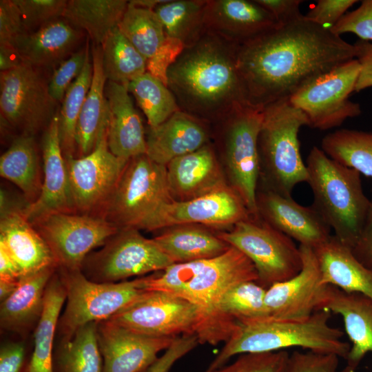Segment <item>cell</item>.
Instances as JSON below:
<instances>
[{"mask_svg": "<svg viewBox=\"0 0 372 372\" xmlns=\"http://www.w3.org/2000/svg\"><path fill=\"white\" fill-rule=\"evenodd\" d=\"M173 264L153 238L144 237L138 229L123 228L112 236L101 249L87 256L81 271L96 282H118L163 271Z\"/></svg>", "mask_w": 372, "mask_h": 372, "instance_id": "obj_12", "label": "cell"}, {"mask_svg": "<svg viewBox=\"0 0 372 372\" xmlns=\"http://www.w3.org/2000/svg\"><path fill=\"white\" fill-rule=\"evenodd\" d=\"M24 207L12 205L1 191L0 245L14 259L22 277L58 267L48 245L24 216Z\"/></svg>", "mask_w": 372, "mask_h": 372, "instance_id": "obj_21", "label": "cell"}, {"mask_svg": "<svg viewBox=\"0 0 372 372\" xmlns=\"http://www.w3.org/2000/svg\"><path fill=\"white\" fill-rule=\"evenodd\" d=\"M225 124L223 147L232 187L252 219H259L257 186L260 176L258 138L263 109L249 103L234 107L220 119Z\"/></svg>", "mask_w": 372, "mask_h": 372, "instance_id": "obj_11", "label": "cell"}, {"mask_svg": "<svg viewBox=\"0 0 372 372\" xmlns=\"http://www.w3.org/2000/svg\"><path fill=\"white\" fill-rule=\"evenodd\" d=\"M199 343L195 335L176 338L162 355L145 372H169L174 364L192 351Z\"/></svg>", "mask_w": 372, "mask_h": 372, "instance_id": "obj_52", "label": "cell"}, {"mask_svg": "<svg viewBox=\"0 0 372 372\" xmlns=\"http://www.w3.org/2000/svg\"><path fill=\"white\" fill-rule=\"evenodd\" d=\"M330 30L339 36L351 32L362 41H372V0L362 1L357 9L347 12Z\"/></svg>", "mask_w": 372, "mask_h": 372, "instance_id": "obj_47", "label": "cell"}, {"mask_svg": "<svg viewBox=\"0 0 372 372\" xmlns=\"http://www.w3.org/2000/svg\"><path fill=\"white\" fill-rule=\"evenodd\" d=\"M311 206L333 231V236L351 249L355 244L371 200L364 192L360 174L328 156L316 146L307 158Z\"/></svg>", "mask_w": 372, "mask_h": 372, "instance_id": "obj_5", "label": "cell"}, {"mask_svg": "<svg viewBox=\"0 0 372 372\" xmlns=\"http://www.w3.org/2000/svg\"><path fill=\"white\" fill-rule=\"evenodd\" d=\"M18 6L28 32L63 17L68 1L13 0Z\"/></svg>", "mask_w": 372, "mask_h": 372, "instance_id": "obj_46", "label": "cell"}, {"mask_svg": "<svg viewBox=\"0 0 372 372\" xmlns=\"http://www.w3.org/2000/svg\"><path fill=\"white\" fill-rule=\"evenodd\" d=\"M166 167L174 200H190L227 185L215 152L208 144L173 159Z\"/></svg>", "mask_w": 372, "mask_h": 372, "instance_id": "obj_25", "label": "cell"}, {"mask_svg": "<svg viewBox=\"0 0 372 372\" xmlns=\"http://www.w3.org/2000/svg\"><path fill=\"white\" fill-rule=\"evenodd\" d=\"M48 81L41 69L23 63L1 72L0 111L1 121L34 136L45 129L58 110L50 95Z\"/></svg>", "mask_w": 372, "mask_h": 372, "instance_id": "obj_13", "label": "cell"}, {"mask_svg": "<svg viewBox=\"0 0 372 372\" xmlns=\"http://www.w3.org/2000/svg\"><path fill=\"white\" fill-rule=\"evenodd\" d=\"M356 57L360 64V72L355 87V92H360L372 87V42L359 41L354 44Z\"/></svg>", "mask_w": 372, "mask_h": 372, "instance_id": "obj_55", "label": "cell"}, {"mask_svg": "<svg viewBox=\"0 0 372 372\" xmlns=\"http://www.w3.org/2000/svg\"><path fill=\"white\" fill-rule=\"evenodd\" d=\"M360 72L357 59L346 61L305 83L289 101L304 114L308 126L319 130L338 127L361 113L360 105L349 99Z\"/></svg>", "mask_w": 372, "mask_h": 372, "instance_id": "obj_10", "label": "cell"}, {"mask_svg": "<svg viewBox=\"0 0 372 372\" xmlns=\"http://www.w3.org/2000/svg\"><path fill=\"white\" fill-rule=\"evenodd\" d=\"M266 290L255 281L234 285L222 300V313L229 320L240 324L268 318L265 304Z\"/></svg>", "mask_w": 372, "mask_h": 372, "instance_id": "obj_43", "label": "cell"}, {"mask_svg": "<svg viewBox=\"0 0 372 372\" xmlns=\"http://www.w3.org/2000/svg\"><path fill=\"white\" fill-rule=\"evenodd\" d=\"M0 175L20 189L28 204L37 199L43 178L34 136L21 134L13 140L1 156Z\"/></svg>", "mask_w": 372, "mask_h": 372, "instance_id": "obj_32", "label": "cell"}, {"mask_svg": "<svg viewBox=\"0 0 372 372\" xmlns=\"http://www.w3.org/2000/svg\"><path fill=\"white\" fill-rule=\"evenodd\" d=\"M90 48L87 39L84 48L72 53L54 68L48 81V90L56 102H62L66 91L81 72Z\"/></svg>", "mask_w": 372, "mask_h": 372, "instance_id": "obj_45", "label": "cell"}, {"mask_svg": "<svg viewBox=\"0 0 372 372\" xmlns=\"http://www.w3.org/2000/svg\"><path fill=\"white\" fill-rule=\"evenodd\" d=\"M340 372H355V369L349 366H346Z\"/></svg>", "mask_w": 372, "mask_h": 372, "instance_id": "obj_61", "label": "cell"}, {"mask_svg": "<svg viewBox=\"0 0 372 372\" xmlns=\"http://www.w3.org/2000/svg\"><path fill=\"white\" fill-rule=\"evenodd\" d=\"M218 236L251 260L258 273L257 282L266 289L292 278L302 268L299 247L265 221L242 220Z\"/></svg>", "mask_w": 372, "mask_h": 372, "instance_id": "obj_9", "label": "cell"}, {"mask_svg": "<svg viewBox=\"0 0 372 372\" xmlns=\"http://www.w3.org/2000/svg\"><path fill=\"white\" fill-rule=\"evenodd\" d=\"M50 248L58 267L81 270L87 256L119 229L103 217L75 212L54 213L31 223Z\"/></svg>", "mask_w": 372, "mask_h": 372, "instance_id": "obj_14", "label": "cell"}, {"mask_svg": "<svg viewBox=\"0 0 372 372\" xmlns=\"http://www.w3.org/2000/svg\"><path fill=\"white\" fill-rule=\"evenodd\" d=\"M81 32L63 17L19 37L13 46L23 63L39 69L57 67L72 53Z\"/></svg>", "mask_w": 372, "mask_h": 372, "instance_id": "obj_27", "label": "cell"}, {"mask_svg": "<svg viewBox=\"0 0 372 372\" xmlns=\"http://www.w3.org/2000/svg\"><path fill=\"white\" fill-rule=\"evenodd\" d=\"M330 313L322 310L302 320L267 318L238 323L234 334L225 342L205 372L223 366L236 355L278 351L291 347L335 354L346 360L350 344L342 340V331L329 324Z\"/></svg>", "mask_w": 372, "mask_h": 372, "instance_id": "obj_4", "label": "cell"}, {"mask_svg": "<svg viewBox=\"0 0 372 372\" xmlns=\"http://www.w3.org/2000/svg\"><path fill=\"white\" fill-rule=\"evenodd\" d=\"M23 64L13 45H0V70L5 72Z\"/></svg>", "mask_w": 372, "mask_h": 372, "instance_id": "obj_58", "label": "cell"}, {"mask_svg": "<svg viewBox=\"0 0 372 372\" xmlns=\"http://www.w3.org/2000/svg\"><path fill=\"white\" fill-rule=\"evenodd\" d=\"M97 338L103 372H145L176 338L150 336L103 320L98 322Z\"/></svg>", "mask_w": 372, "mask_h": 372, "instance_id": "obj_19", "label": "cell"}, {"mask_svg": "<svg viewBox=\"0 0 372 372\" xmlns=\"http://www.w3.org/2000/svg\"><path fill=\"white\" fill-rule=\"evenodd\" d=\"M127 6L125 0H70L62 17L76 29L85 30L93 45H101L118 28Z\"/></svg>", "mask_w": 372, "mask_h": 372, "instance_id": "obj_33", "label": "cell"}, {"mask_svg": "<svg viewBox=\"0 0 372 372\" xmlns=\"http://www.w3.org/2000/svg\"><path fill=\"white\" fill-rule=\"evenodd\" d=\"M92 78L76 129V146L79 156L90 153L107 130L108 108L105 95V76L101 45H92Z\"/></svg>", "mask_w": 372, "mask_h": 372, "instance_id": "obj_31", "label": "cell"}, {"mask_svg": "<svg viewBox=\"0 0 372 372\" xmlns=\"http://www.w3.org/2000/svg\"><path fill=\"white\" fill-rule=\"evenodd\" d=\"M257 207L259 217L300 245L315 249L331 236V229L317 211L292 197L267 190L257 194Z\"/></svg>", "mask_w": 372, "mask_h": 372, "instance_id": "obj_22", "label": "cell"}, {"mask_svg": "<svg viewBox=\"0 0 372 372\" xmlns=\"http://www.w3.org/2000/svg\"><path fill=\"white\" fill-rule=\"evenodd\" d=\"M106 320L150 336L176 338L196 334L199 313L183 298L164 291L147 290Z\"/></svg>", "mask_w": 372, "mask_h": 372, "instance_id": "obj_15", "label": "cell"}, {"mask_svg": "<svg viewBox=\"0 0 372 372\" xmlns=\"http://www.w3.org/2000/svg\"><path fill=\"white\" fill-rule=\"evenodd\" d=\"M58 267H50L23 276L16 291L1 302L2 329L25 335L36 327L43 309L45 293Z\"/></svg>", "mask_w": 372, "mask_h": 372, "instance_id": "obj_29", "label": "cell"}, {"mask_svg": "<svg viewBox=\"0 0 372 372\" xmlns=\"http://www.w3.org/2000/svg\"><path fill=\"white\" fill-rule=\"evenodd\" d=\"M340 358L335 354L296 351L289 354L285 372H340Z\"/></svg>", "mask_w": 372, "mask_h": 372, "instance_id": "obj_48", "label": "cell"}, {"mask_svg": "<svg viewBox=\"0 0 372 372\" xmlns=\"http://www.w3.org/2000/svg\"><path fill=\"white\" fill-rule=\"evenodd\" d=\"M355 57L354 45L303 15L238 45L237 67L247 103L264 109Z\"/></svg>", "mask_w": 372, "mask_h": 372, "instance_id": "obj_1", "label": "cell"}, {"mask_svg": "<svg viewBox=\"0 0 372 372\" xmlns=\"http://www.w3.org/2000/svg\"><path fill=\"white\" fill-rule=\"evenodd\" d=\"M153 239L174 263L218 256L230 247L212 233L192 226L170 227Z\"/></svg>", "mask_w": 372, "mask_h": 372, "instance_id": "obj_35", "label": "cell"}, {"mask_svg": "<svg viewBox=\"0 0 372 372\" xmlns=\"http://www.w3.org/2000/svg\"><path fill=\"white\" fill-rule=\"evenodd\" d=\"M238 45L207 31L186 47L167 73L180 110L205 122L248 103L237 67Z\"/></svg>", "mask_w": 372, "mask_h": 372, "instance_id": "obj_2", "label": "cell"}, {"mask_svg": "<svg viewBox=\"0 0 372 372\" xmlns=\"http://www.w3.org/2000/svg\"><path fill=\"white\" fill-rule=\"evenodd\" d=\"M30 32L13 0L0 1V45H13L21 36Z\"/></svg>", "mask_w": 372, "mask_h": 372, "instance_id": "obj_50", "label": "cell"}, {"mask_svg": "<svg viewBox=\"0 0 372 372\" xmlns=\"http://www.w3.org/2000/svg\"><path fill=\"white\" fill-rule=\"evenodd\" d=\"M65 300L66 291L56 269L45 289L43 309L35 327L34 349L27 372H54V338Z\"/></svg>", "mask_w": 372, "mask_h": 372, "instance_id": "obj_34", "label": "cell"}, {"mask_svg": "<svg viewBox=\"0 0 372 372\" xmlns=\"http://www.w3.org/2000/svg\"><path fill=\"white\" fill-rule=\"evenodd\" d=\"M21 278L19 267L7 250L0 245V280H16Z\"/></svg>", "mask_w": 372, "mask_h": 372, "instance_id": "obj_57", "label": "cell"}, {"mask_svg": "<svg viewBox=\"0 0 372 372\" xmlns=\"http://www.w3.org/2000/svg\"><path fill=\"white\" fill-rule=\"evenodd\" d=\"M26 347L21 342L4 344L0 350V372H27Z\"/></svg>", "mask_w": 372, "mask_h": 372, "instance_id": "obj_53", "label": "cell"}, {"mask_svg": "<svg viewBox=\"0 0 372 372\" xmlns=\"http://www.w3.org/2000/svg\"><path fill=\"white\" fill-rule=\"evenodd\" d=\"M289 355L285 350L243 353L211 372H285Z\"/></svg>", "mask_w": 372, "mask_h": 372, "instance_id": "obj_44", "label": "cell"}, {"mask_svg": "<svg viewBox=\"0 0 372 372\" xmlns=\"http://www.w3.org/2000/svg\"><path fill=\"white\" fill-rule=\"evenodd\" d=\"M185 45L180 40L166 37L157 52L146 61V70L167 86V73Z\"/></svg>", "mask_w": 372, "mask_h": 372, "instance_id": "obj_49", "label": "cell"}, {"mask_svg": "<svg viewBox=\"0 0 372 372\" xmlns=\"http://www.w3.org/2000/svg\"><path fill=\"white\" fill-rule=\"evenodd\" d=\"M302 268L292 278L272 285L266 290L265 304L268 318L302 320L321 311L328 285L312 248L299 245Z\"/></svg>", "mask_w": 372, "mask_h": 372, "instance_id": "obj_18", "label": "cell"}, {"mask_svg": "<svg viewBox=\"0 0 372 372\" xmlns=\"http://www.w3.org/2000/svg\"><path fill=\"white\" fill-rule=\"evenodd\" d=\"M304 114L284 99L263 109L258 138L260 171L264 168L267 190L291 197L294 187L306 182L308 174L300 150L298 134L308 126Z\"/></svg>", "mask_w": 372, "mask_h": 372, "instance_id": "obj_6", "label": "cell"}, {"mask_svg": "<svg viewBox=\"0 0 372 372\" xmlns=\"http://www.w3.org/2000/svg\"><path fill=\"white\" fill-rule=\"evenodd\" d=\"M254 264L233 247L207 259L174 263L161 273L145 276L147 291L171 293L193 304L199 313L195 335L200 344L216 345L227 342L238 323L227 319L220 304L226 292L246 281H258Z\"/></svg>", "mask_w": 372, "mask_h": 372, "instance_id": "obj_3", "label": "cell"}, {"mask_svg": "<svg viewBox=\"0 0 372 372\" xmlns=\"http://www.w3.org/2000/svg\"><path fill=\"white\" fill-rule=\"evenodd\" d=\"M101 47L107 81L127 85L147 72L146 59L118 28L109 34Z\"/></svg>", "mask_w": 372, "mask_h": 372, "instance_id": "obj_39", "label": "cell"}, {"mask_svg": "<svg viewBox=\"0 0 372 372\" xmlns=\"http://www.w3.org/2000/svg\"><path fill=\"white\" fill-rule=\"evenodd\" d=\"M64 157L74 211L99 216L128 161L110 152L107 130L90 153Z\"/></svg>", "mask_w": 372, "mask_h": 372, "instance_id": "obj_16", "label": "cell"}, {"mask_svg": "<svg viewBox=\"0 0 372 372\" xmlns=\"http://www.w3.org/2000/svg\"><path fill=\"white\" fill-rule=\"evenodd\" d=\"M252 218L243 200L232 187L225 185L200 196L163 204L147 229L153 231L187 224L229 226Z\"/></svg>", "mask_w": 372, "mask_h": 372, "instance_id": "obj_17", "label": "cell"}, {"mask_svg": "<svg viewBox=\"0 0 372 372\" xmlns=\"http://www.w3.org/2000/svg\"><path fill=\"white\" fill-rule=\"evenodd\" d=\"M313 249L322 284L347 293H360L372 299V270L363 265L349 247L331 235Z\"/></svg>", "mask_w": 372, "mask_h": 372, "instance_id": "obj_30", "label": "cell"}, {"mask_svg": "<svg viewBox=\"0 0 372 372\" xmlns=\"http://www.w3.org/2000/svg\"><path fill=\"white\" fill-rule=\"evenodd\" d=\"M205 122L181 110L151 128L146 137V154L154 162L167 166L173 159L208 144Z\"/></svg>", "mask_w": 372, "mask_h": 372, "instance_id": "obj_28", "label": "cell"}, {"mask_svg": "<svg viewBox=\"0 0 372 372\" xmlns=\"http://www.w3.org/2000/svg\"><path fill=\"white\" fill-rule=\"evenodd\" d=\"M207 31L240 45L280 25L256 0H207Z\"/></svg>", "mask_w": 372, "mask_h": 372, "instance_id": "obj_23", "label": "cell"}, {"mask_svg": "<svg viewBox=\"0 0 372 372\" xmlns=\"http://www.w3.org/2000/svg\"><path fill=\"white\" fill-rule=\"evenodd\" d=\"M321 149L334 161L372 179V132L333 131L323 137Z\"/></svg>", "mask_w": 372, "mask_h": 372, "instance_id": "obj_38", "label": "cell"}, {"mask_svg": "<svg viewBox=\"0 0 372 372\" xmlns=\"http://www.w3.org/2000/svg\"><path fill=\"white\" fill-rule=\"evenodd\" d=\"M270 12L280 25L295 21L303 15L300 12L301 0H256Z\"/></svg>", "mask_w": 372, "mask_h": 372, "instance_id": "obj_54", "label": "cell"}, {"mask_svg": "<svg viewBox=\"0 0 372 372\" xmlns=\"http://www.w3.org/2000/svg\"><path fill=\"white\" fill-rule=\"evenodd\" d=\"M58 112L45 129L42 137L43 174L40 195L34 202L23 209L24 216L30 223L54 213L75 212L60 143Z\"/></svg>", "mask_w": 372, "mask_h": 372, "instance_id": "obj_20", "label": "cell"}, {"mask_svg": "<svg viewBox=\"0 0 372 372\" xmlns=\"http://www.w3.org/2000/svg\"><path fill=\"white\" fill-rule=\"evenodd\" d=\"M19 280H0V300L1 302L9 298L18 288Z\"/></svg>", "mask_w": 372, "mask_h": 372, "instance_id": "obj_59", "label": "cell"}, {"mask_svg": "<svg viewBox=\"0 0 372 372\" xmlns=\"http://www.w3.org/2000/svg\"><path fill=\"white\" fill-rule=\"evenodd\" d=\"M118 28L146 61L157 52L166 38L154 10L134 6L129 1Z\"/></svg>", "mask_w": 372, "mask_h": 372, "instance_id": "obj_41", "label": "cell"}, {"mask_svg": "<svg viewBox=\"0 0 372 372\" xmlns=\"http://www.w3.org/2000/svg\"><path fill=\"white\" fill-rule=\"evenodd\" d=\"M127 86L151 128L161 125L180 110L168 87L147 72L130 81Z\"/></svg>", "mask_w": 372, "mask_h": 372, "instance_id": "obj_42", "label": "cell"}, {"mask_svg": "<svg viewBox=\"0 0 372 372\" xmlns=\"http://www.w3.org/2000/svg\"><path fill=\"white\" fill-rule=\"evenodd\" d=\"M340 315L351 342L347 366L356 369L367 353H372V299L328 285L321 311Z\"/></svg>", "mask_w": 372, "mask_h": 372, "instance_id": "obj_26", "label": "cell"}, {"mask_svg": "<svg viewBox=\"0 0 372 372\" xmlns=\"http://www.w3.org/2000/svg\"><path fill=\"white\" fill-rule=\"evenodd\" d=\"M91 48L88 51L84 67L70 85L61 102L58 112L59 132L64 156H74L76 129L79 117L90 87L92 78Z\"/></svg>", "mask_w": 372, "mask_h": 372, "instance_id": "obj_40", "label": "cell"}, {"mask_svg": "<svg viewBox=\"0 0 372 372\" xmlns=\"http://www.w3.org/2000/svg\"><path fill=\"white\" fill-rule=\"evenodd\" d=\"M66 291V306L57 329L63 340H70L78 329L93 322L106 320L138 299L145 291V277L118 282H96L81 270L57 268Z\"/></svg>", "mask_w": 372, "mask_h": 372, "instance_id": "obj_8", "label": "cell"}, {"mask_svg": "<svg viewBox=\"0 0 372 372\" xmlns=\"http://www.w3.org/2000/svg\"><path fill=\"white\" fill-rule=\"evenodd\" d=\"M97 324L96 322L86 324L70 340L61 342L53 358L54 372H103Z\"/></svg>", "mask_w": 372, "mask_h": 372, "instance_id": "obj_36", "label": "cell"}, {"mask_svg": "<svg viewBox=\"0 0 372 372\" xmlns=\"http://www.w3.org/2000/svg\"><path fill=\"white\" fill-rule=\"evenodd\" d=\"M206 3L207 0H166L154 10L166 37L180 40L186 48L196 43L206 32Z\"/></svg>", "mask_w": 372, "mask_h": 372, "instance_id": "obj_37", "label": "cell"}, {"mask_svg": "<svg viewBox=\"0 0 372 372\" xmlns=\"http://www.w3.org/2000/svg\"><path fill=\"white\" fill-rule=\"evenodd\" d=\"M166 0H132L129 3L134 6L141 7L154 10L158 5Z\"/></svg>", "mask_w": 372, "mask_h": 372, "instance_id": "obj_60", "label": "cell"}, {"mask_svg": "<svg viewBox=\"0 0 372 372\" xmlns=\"http://www.w3.org/2000/svg\"><path fill=\"white\" fill-rule=\"evenodd\" d=\"M357 2L356 0H319L304 17L313 23L331 28Z\"/></svg>", "mask_w": 372, "mask_h": 372, "instance_id": "obj_51", "label": "cell"}, {"mask_svg": "<svg viewBox=\"0 0 372 372\" xmlns=\"http://www.w3.org/2000/svg\"><path fill=\"white\" fill-rule=\"evenodd\" d=\"M172 200L166 166L143 154L127 161L99 216L118 229L146 230L158 209Z\"/></svg>", "mask_w": 372, "mask_h": 372, "instance_id": "obj_7", "label": "cell"}, {"mask_svg": "<svg viewBox=\"0 0 372 372\" xmlns=\"http://www.w3.org/2000/svg\"><path fill=\"white\" fill-rule=\"evenodd\" d=\"M105 95L108 108L107 142L110 152L127 161L146 154L143 124L127 86L107 81Z\"/></svg>", "mask_w": 372, "mask_h": 372, "instance_id": "obj_24", "label": "cell"}, {"mask_svg": "<svg viewBox=\"0 0 372 372\" xmlns=\"http://www.w3.org/2000/svg\"><path fill=\"white\" fill-rule=\"evenodd\" d=\"M351 251L363 265L372 270V201L360 236Z\"/></svg>", "mask_w": 372, "mask_h": 372, "instance_id": "obj_56", "label": "cell"}]
</instances>
